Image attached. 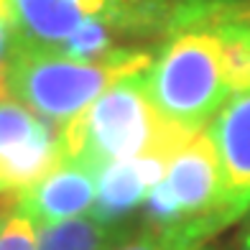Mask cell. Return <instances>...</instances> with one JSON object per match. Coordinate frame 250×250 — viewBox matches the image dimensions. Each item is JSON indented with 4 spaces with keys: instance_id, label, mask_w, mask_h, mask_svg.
<instances>
[{
    "instance_id": "cell-16",
    "label": "cell",
    "mask_w": 250,
    "mask_h": 250,
    "mask_svg": "<svg viewBox=\"0 0 250 250\" xmlns=\"http://www.w3.org/2000/svg\"><path fill=\"white\" fill-rule=\"evenodd\" d=\"M235 250H250V209L240 220V232H237V240H235Z\"/></svg>"
},
{
    "instance_id": "cell-8",
    "label": "cell",
    "mask_w": 250,
    "mask_h": 250,
    "mask_svg": "<svg viewBox=\"0 0 250 250\" xmlns=\"http://www.w3.org/2000/svg\"><path fill=\"white\" fill-rule=\"evenodd\" d=\"M95 199L97 176L79 164L62 161L54 171L21 191L18 212H23L36 227L56 225L89 214Z\"/></svg>"
},
{
    "instance_id": "cell-15",
    "label": "cell",
    "mask_w": 250,
    "mask_h": 250,
    "mask_svg": "<svg viewBox=\"0 0 250 250\" xmlns=\"http://www.w3.org/2000/svg\"><path fill=\"white\" fill-rule=\"evenodd\" d=\"M18 202H21V191H0V230L10 220V214L18 209Z\"/></svg>"
},
{
    "instance_id": "cell-4",
    "label": "cell",
    "mask_w": 250,
    "mask_h": 250,
    "mask_svg": "<svg viewBox=\"0 0 250 250\" xmlns=\"http://www.w3.org/2000/svg\"><path fill=\"white\" fill-rule=\"evenodd\" d=\"M141 225L176 230L194 240H217L220 227V158L207 128L197 130L171 156L166 174L148 191Z\"/></svg>"
},
{
    "instance_id": "cell-12",
    "label": "cell",
    "mask_w": 250,
    "mask_h": 250,
    "mask_svg": "<svg viewBox=\"0 0 250 250\" xmlns=\"http://www.w3.org/2000/svg\"><path fill=\"white\" fill-rule=\"evenodd\" d=\"M112 250H227V248L217 245V240L204 243L176 230H158V227L138 225V230L130 232Z\"/></svg>"
},
{
    "instance_id": "cell-3",
    "label": "cell",
    "mask_w": 250,
    "mask_h": 250,
    "mask_svg": "<svg viewBox=\"0 0 250 250\" xmlns=\"http://www.w3.org/2000/svg\"><path fill=\"white\" fill-rule=\"evenodd\" d=\"M146 74L158 115L187 133L207 128L230 97L217 28H187L164 39Z\"/></svg>"
},
{
    "instance_id": "cell-6",
    "label": "cell",
    "mask_w": 250,
    "mask_h": 250,
    "mask_svg": "<svg viewBox=\"0 0 250 250\" xmlns=\"http://www.w3.org/2000/svg\"><path fill=\"white\" fill-rule=\"evenodd\" d=\"M59 123L0 100V191H23L62 164Z\"/></svg>"
},
{
    "instance_id": "cell-1",
    "label": "cell",
    "mask_w": 250,
    "mask_h": 250,
    "mask_svg": "<svg viewBox=\"0 0 250 250\" xmlns=\"http://www.w3.org/2000/svg\"><path fill=\"white\" fill-rule=\"evenodd\" d=\"M146 72L123 77L77 118L62 123V161L79 164L97 176L102 168L143 153L171 158L194 135L158 115Z\"/></svg>"
},
{
    "instance_id": "cell-2",
    "label": "cell",
    "mask_w": 250,
    "mask_h": 250,
    "mask_svg": "<svg viewBox=\"0 0 250 250\" xmlns=\"http://www.w3.org/2000/svg\"><path fill=\"white\" fill-rule=\"evenodd\" d=\"M153 56L156 46H133L102 59H79L10 36L8 92L36 115L62 125L87 110L123 77L148 69Z\"/></svg>"
},
{
    "instance_id": "cell-11",
    "label": "cell",
    "mask_w": 250,
    "mask_h": 250,
    "mask_svg": "<svg viewBox=\"0 0 250 250\" xmlns=\"http://www.w3.org/2000/svg\"><path fill=\"white\" fill-rule=\"evenodd\" d=\"M222 39V69L227 92H250V21H235L217 28Z\"/></svg>"
},
{
    "instance_id": "cell-5",
    "label": "cell",
    "mask_w": 250,
    "mask_h": 250,
    "mask_svg": "<svg viewBox=\"0 0 250 250\" xmlns=\"http://www.w3.org/2000/svg\"><path fill=\"white\" fill-rule=\"evenodd\" d=\"M13 36L31 46L79 59L112 54L110 23L120 0H8ZM120 51V49H118Z\"/></svg>"
},
{
    "instance_id": "cell-17",
    "label": "cell",
    "mask_w": 250,
    "mask_h": 250,
    "mask_svg": "<svg viewBox=\"0 0 250 250\" xmlns=\"http://www.w3.org/2000/svg\"><path fill=\"white\" fill-rule=\"evenodd\" d=\"M0 28H13V10L8 0H0Z\"/></svg>"
},
{
    "instance_id": "cell-10",
    "label": "cell",
    "mask_w": 250,
    "mask_h": 250,
    "mask_svg": "<svg viewBox=\"0 0 250 250\" xmlns=\"http://www.w3.org/2000/svg\"><path fill=\"white\" fill-rule=\"evenodd\" d=\"M141 220L110 225L92 214L56 225L36 227V250H112L130 232L138 230Z\"/></svg>"
},
{
    "instance_id": "cell-14",
    "label": "cell",
    "mask_w": 250,
    "mask_h": 250,
    "mask_svg": "<svg viewBox=\"0 0 250 250\" xmlns=\"http://www.w3.org/2000/svg\"><path fill=\"white\" fill-rule=\"evenodd\" d=\"M10 36L13 28H0V100H8V54H10Z\"/></svg>"
},
{
    "instance_id": "cell-13",
    "label": "cell",
    "mask_w": 250,
    "mask_h": 250,
    "mask_svg": "<svg viewBox=\"0 0 250 250\" xmlns=\"http://www.w3.org/2000/svg\"><path fill=\"white\" fill-rule=\"evenodd\" d=\"M0 250H36V225L23 212H13L0 230Z\"/></svg>"
},
{
    "instance_id": "cell-7",
    "label": "cell",
    "mask_w": 250,
    "mask_h": 250,
    "mask_svg": "<svg viewBox=\"0 0 250 250\" xmlns=\"http://www.w3.org/2000/svg\"><path fill=\"white\" fill-rule=\"evenodd\" d=\"M220 158V227L237 225L250 209V92L232 95L209 123Z\"/></svg>"
},
{
    "instance_id": "cell-9",
    "label": "cell",
    "mask_w": 250,
    "mask_h": 250,
    "mask_svg": "<svg viewBox=\"0 0 250 250\" xmlns=\"http://www.w3.org/2000/svg\"><path fill=\"white\" fill-rule=\"evenodd\" d=\"M168 161L171 158L164 153H143L102 168L97 174V199L89 214L110 225L138 220L146 197L164 179Z\"/></svg>"
}]
</instances>
